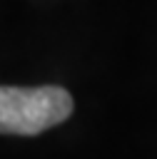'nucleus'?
Listing matches in <instances>:
<instances>
[{"label":"nucleus","instance_id":"obj_1","mask_svg":"<svg viewBox=\"0 0 157 159\" xmlns=\"http://www.w3.org/2000/svg\"><path fill=\"white\" fill-rule=\"evenodd\" d=\"M72 114L67 89L45 87H0V134H40Z\"/></svg>","mask_w":157,"mask_h":159}]
</instances>
